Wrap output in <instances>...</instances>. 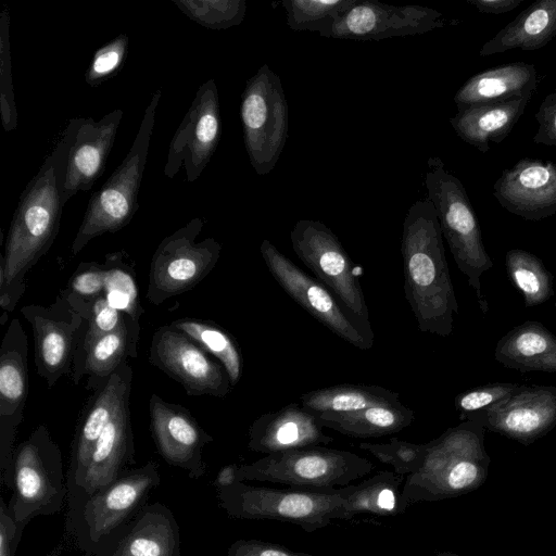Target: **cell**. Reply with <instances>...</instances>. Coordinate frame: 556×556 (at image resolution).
Returning a JSON list of instances; mask_svg holds the SVG:
<instances>
[{"label": "cell", "instance_id": "6da1fadb", "mask_svg": "<svg viewBox=\"0 0 556 556\" xmlns=\"http://www.w3.org/2000/svg\"><path fill=\"white\" fill-rule=\"evenodd\" d=\"M83 117L68 121L54 148L20 197L0 257V306L12 312L29 270L51 248L61 225L67 159Z\"/></svg>", "mask_w": 556, "mask_h": 556}, {"label": "cell", "instance_id": "7a4b0ae2", "mask_svg": "<svg viewBox=\"0 0 556 556\" xmlns=\"http://www.w3.org/2000/svg\"><path fill=\"white\" fill-rule=\"evenodd\" d=\"M401 253L404 293L419 330L448 337L459 308L438 215L428 198L415 201L407 211Z\"/></svg>", "mask_w": 556, "mask_h": 556}, {"label": "cell", "instance_id": "3957f363", "mask_svg": "<svg viewBox=\"0 0 556 556\" xmlns=\"http://www.w3.org/2000/svg\"><path fill=\"white\" fill-rule=\"evenodd\" d=\"M485 430L479 421L464 420L428 442L421 468L403 484L407 506L455 496L479 485L489 462L483 447Z\"/></svg>", "mask_w": 556, "mask_h": 556}, {"label": "cell", "instance_id": "277c9868", "mask_svg": "<svg viewBox=\"0 0 556 556\" xmlns=\"http://www.w3.org/2000/svg\"><path fill=\"white\" fill-rule=\"evenodd\" d=\"M161 90L147 105L137 135L128 153L89 199L83 222L71 245L76 256L96 237L116 232L127 226L139 208V192L155 124Z\"/></svg>", "mask_w": 556, "mask_h": 556}, {"label": "cell", "instance_id": "5b68a950", "mask_svg": "<svg viewBox=\"0 0 556 556\" xmlns=\"http://www.w3.org/2000/svg\"><path fill=\"white\" fill-rule=\"evenodd\" d=\"M427 165V198L435 208L442 236L458 269L475 290L481 312L486 314L489 305L481 292V276L493 267V262L483 244L476 213L464 185L440 157H429Z\"/></svg>", "mask_w": 556, "mask_h": 556}, {"label": "cell", "instance_id": "8992f818", "mask_svg": "<svg viewBox=\"0 0 556 556\" xmlns=\"http://www.w3.org/2000/svg\"><path fill=\"white\" fill-rule=\"evenodd\" d=\"M219 505L238 519L288 522L312 533L338 520L346 486L312 491L250 485L238 481L217 488Z\"/></svg>", "mask_w": 556, "mask_h": 556}, {"label": "cell", "instance_id": "52a82bcc", "mask_svg": "<svg viewBox=\"0 0 556 556\" xmlns=\"http://www.w3.org/2000/svg\"><path fill=\"white\" fill-rule=\"evenodd\" d=\"M374 464L355 453L306 446L273 453L238 467V481H258L324 491L349 485L371 472Z\"/></svg>", "mask_w": 556, "mask_h": 556}, {"label": "cell", "instance_id": "ba28073f", "mask_svg": "<svg viewBox=\"0 0 556 556\" xmlns=\"http://www.w3.org/2000/svg\"><path fill=\"white\" fill-rule=\"evenodd\" d=\"M62 454L45 425H38L13 453L10 515L17 525L56 513L63 503Z\"/></svg>", "mask_w": 556, "mask_h": 556}, {"label": "cell", "instance_id": "9c48e42d", "mask_svg": "<svg viewBox=\"0 0 556 556\" xmlns=\"http://www.w3.org/2000/svg\"><path fill=\"white\" fill-rule=\"evenodd\" d=\"M240 118L249 161L260 176L277 164L288 137L289 112L282 83L267 64L247 80Z\"/></svg>", "mask_w": 556, "mask_h": 556}, {"label": "cell", "instance_id": "30bf717a", "mask_svg": "<svg viewBox=\"0 0 556 556\" xmlns=\"http://www.w3.org/2000/svg\"><path fill=\"white\" fill-rule=\"evenodd\" d=\"M292 249L303 264L370 334L369 311L357 267L332 230L319 220L299 219L290 232Z\"/></svg>", "mask_w": 556, "mask_h": 556}, {"label": "cell", "instance_id": "8fae6325", "mask_svg": "<svg viewBox=\"0 0 556 556\" xmlns=\"http://www.w3.org/2000/svg\"><path fill=\"white\" fill-rule=\"evenodd\" d=\"M203 226V219L194 217L157 245L146 293L153 305L191 290L215 267L222 244L211 237L197 242Z\"/></svg>", "mask_w": 556, "mask_h": 556}, {"label": "cell", "instance_id": "7c38bea8", "mask_svg": "<svg viewBox=\"0 0 556 556\" xmlns=\"http://www.w3.org/2000/svg\"><path fill=\"white\" fill-rule=\"evenodd\" d=\"M260 251L271 276L300 306L349 344L363 351L371 349L374 334L368 333L323 283L304 273L268 239L262 241Z\"/></svg>", "mask_w": 556, "mask_h": 556}, {"label": "cell", "instance_id": "4fadbf2b", "mask_svg": "<svg viewBox=\"0 0 556 556\" xmlns=\"http://www.w3.org/2000/svg\"><path fill=\"white\" fill-rule=\"evenodd\" d=\"M148 359L177 381L188 395L224 399L231 392L232 386L224 366L169 325L153 333Z\"/></svg>", "mask_w": 556, "mask_h": 556}, {"label": "cell", "instance_id": "5bb4252c", "mask_svg": "<svg viewBox=\"0 0 556 556\" xmlns=\"http://www.w3.org/2000/svg\"><path fill=\"white\" fill-rule=\"evenodd\" d=\"M222 134L218 90L214 79L203 83L169 147L164 174L174 178L185 169L188 182L195 181L213 156Z\"/></svg>", "mask_w": 556, "mask_h": 556}, {"label": "cell", "instance_id": "9a60e30c", "mask_svg": "<svg viewBox=\"0 0 556 556\" xmlns=\"http://www.w3.org/2000/svg\"><path fill=\"white\" fill-rule=\"evenodd\" d=\"M21 313L33 330L37 372L52 388L72 375L85 319L60 294L49 306L29 304Z\"/></svg>", "mask_w": 556, "mask_h": 556}, {"label": "cell", "instance_id": "2e32d148", "mask_svg": "<svg viewBox=\"0 0 556 556\" xmlns=\"http://www.w3.org/2000/svg\"><path fill=\"white\" fill-rule=\"evenodd\" d=\"M28 396V338L13 318L0 348V469L2 482L12 488L14 441L24 419Z\"/></svg>", "mask_w": 556, "mask_h": 556}, {"label": "cell", "instance_id": "e0dca14e", "mask_svg": "<svg viewBox=\"0 0 556 556\" xmlns=\"http://www.w3.org/2000/svg\"><path fill=\"white\" fill-rule=\"evenodd\" d=\"M447 24L444 15L432 8L391 5L371 0H358L323 37L381 40L425 34L445 27Z\"/></svg>", "mask_w": 556, "mask_h": 556}, {"label": "cell", "instance_id": "ac0fdd59", "mask_svg": "<svg viewBox=\"0 0 556 556\" xmlns=\"http://www.w3.org/2000/svg\"><path fill=\"white\" fill-rule=\"evenodd\" d=\"M468 420L528 445L556 426V386L520 384L509 397Z\"/></svg>", "mask_w": 556, "mask_h": 556}, {"label": "cell", "instance_id": "d6986e66", "mask_svg": "<svg viewBox=\"0 0 556 556\" xmlns=\"http://www.w3.org/2000/svg\"><path fill=\"white\" fill-rule=\"evenodd\" d=\"M149 415L151 433L163 459L188 470L192 478L201 477L205 471L202 451L213 438L186 407L157 394L150 396Z\"/></svg>", "mask_w": 556, "mask_h": 556}, {"label": "cell", "instance_id": "ffe728a7", "mask_svg": "<svg viewBox=\"0 0 556 556\" xmlns=\"http://www.w3.org/2000/svg\"><path fill=\"white\" fill-rule=\"evenodd\" d=\"M498 203L527 220H541L556 213V164L523 157L502 172L493 185Z\"/></svg>", "mask_w": 556, "mask_h": 556}, {"label": "cell", "instance_id": "44dd1931", "mask_svg": "<svg viewBox=\"0 0 556 556\" xmlns=\"http://www.w3.org/2000/svg\"><path fill=\"white\" fill-rule=\"evenodd\" d=\"M123 115V110L115 109L97 122L81 118L67 159L64 203L80 191H89L102 176Z\"/></svg>", "mask_w": 556, "mask_h": 556}, {"label": "cell", "instance_id": "7402d4cb", "mask_svg": "<svg viewBox=\"0 0 556 556\" xmlns=\"http://www.w3.org/2000/svg\"><path fill=\"white\" fill-rule=\"evenodd\" d=\"M317 416L301 404L285 407L257 417L249 428V450L265 455L306 446L327 445L334 438L326 434Z\"/></svg>", "mask_w": 556, "mask_h": 556}, {"label": "cell", "instance_id": "603a6c76", "mask_svg": "<svg viewBox=\"0 0 556 556\" xmlns=\"http://www.w3.org/2000/svg\"><path fill=\"white\" fill-rule=\"evenodd\" d=\"M132 368L123 363L110 378L93 390L76 424L71 466L77 484L87 468L92 450L124 399L131 393Z\"/></svg>", "mask_w": 556, "mask_h": 556}, {"label": "cell", "instance_id": "cb8c5ba5", "mask_svg": "<svg viewBox=\"0 0 556 556\" xmlns=\"http://www.w3.org/2000/svg\"><path fill=\"white\" fill-rule=\"evenodd\" d=\"M157 482V465L151 462L91 495L84 510L90 536L99 540L115 529Z\"/></svg>", "mask_w": 556, "mask_h": 556}, {"label": "cell", "instance_id": "d4e9b609", "mask_svg": "<svg viewBox=\"0 0 556 556\" xmlns=\"http://www.w3.org/2000/svg\"><path fill=\"white\" fill-rule=\"evenodd\" d=\"M129 405L130 395L124 399L96 442L78 483L89 495L112 484L118 478L122 467L132 457L134 435Z\"/></svg>", "mask_w": 556, "mask_h": 556}, {"label": "cell", "instance_id": "484cf974", "mask_svg": "<svg viewBox=\"0 0 556 556\" xmlns=\"http://www.w3.org/2000/svg\"><path fill=\"white\" fill-rule=\"evenodd\" d=\"M140 324L127 317L126 323L116 331L103 334L88 346L77 350L71 378L78 384L84 376L88 377L87 389L94 390L127 358H137Z\"/></svg>", "mask_w": 556, "mask_h": 556}, {"label": "cell", "instance_id": "4316f807", "mask_svg": "<svg viewBox=\"0 0 556 556\" xmlns=\"http://www.w3.org/2000/svg\"><path fill=\"white\" fill-rule=\"evenodd\" d=\"M536 79L533 64L521 61L504 64L468 78L455 93L454 102L460 110L476 104L531 98Z\"/></svg>", "mask_w": 556, "mask_h": 556}, {"label": "cell", "instance_id": "83f0119b", "mask_svg": "<svg viewBox=\"0 0 556 556\" xmlns=\"http://www.w3.org/2000/svg\"><path fill=\"white\" fill-rule=\"evenodd\" d=\"M531 98L476 104L458 110L450 123L458 137L485 153L489 142H502L523 114Z\"/></svg>", "mask_w": 556, "mask_h": 556}, {"label": "cell", "instance_id": "f1b7e54d", "mask_svg": "<svg viewBox=\"0 0 556 556\" xmlns=\"http://www.w3.org/2000/svg\"><path fill=\"white\" fill-rule=\"evenodd\" d=\"M494 356L504 367L521 372H556V336L543 324L527 320L497 341Z\"/></svg>", "mask_w": 556, "mask_h": 556}, {"label": "cell", "instance_id": "f546056e", "mask_svg": "<svg viewBox=\"0 0 556 556\" xmlns=\"http://www.w3.org/2000/svg\"><path fill=\"white\" fill-rule=\"evenodd\" d=\"M556 36V0L533 2L479 50L488 56L519 48L533 51L546 46Z\"/></svg>", "mask_w": 556, "mask_h": 556}, {"label": "cell", "instance_id": "4dcf8cb0", "mask_svg": "<svg viewBox=\"0 0 556 556\" xmlns=\"http://www.w3.org/2000/svg\"><path fill=\"white\" fill-rule=\"evenodd\" d=\"M405 476L382 470L358 484L346 485V495L338 520H350L359 514L390 517L408 507L402 493Z\"/></svg>", "mask_w": 556, "mask_h": 556}, {"label": "cell", "instance_id": "1f68e13d", "mask_svg": "<svg viewBox=\"0 0 556 556\" xmlns=\"http://www.w3.org/2000/svg\"><path fill=\"white\" fill-rule=\"evenodd\" d=\"M316 416V415H315ZM324 428L352 438H379L400 432L415 419L401 402L375 405L353 413L317 415Z\"/></svg>", "mask_w": 556, "mask_h": 556}, {"label": "cell", "instance_id": "d6a6232c", "mask_svg": "<svg viewBox=\"0 0 556 556\" xmlns=\"http://www.w3.org/2000/svg\"><path fill=\"white\" fill-rule=\"evenodd\" d=\"M397 392L380 386L338 384L304 393L301 405L314 415L353 413L400 402Z\"/></svg>", "mask_w": 556, "mask_h": 556}, {"label": "cell", "instance_id": "836d02e7", "mask_svg": "<svg viewBox=\"0 0 556 556\" xmlns=\"http://www.w3.org/2000/svg\"><path fill=\"white\" fill-rule=\"evenodd\" d=\"M174 329L184 332L206 353L214 356L228 374L232 388L242 375V355L232 336L210 320L180 318L169 324Z\"/></svg>", "mask_w": 556, "mask_h": 556}, {"label": "cell", "instance_id": "e575fe53", "mask_svg": "<svg viewBox=\"0 0 556 556\" xmlns=\"http://www.w3.org/2000/svg\"><path fill=\"white\" fill-rule=\"evenodd\" d=\"M105 271L104 296L116 309L139 323L143 314L136 279L135 264L125 251L108 253L103 263Z\"/></svg>", "mask_w": 556, "mask_h": 556}, {"label": "cell", "instance_id": "d590c367", "mask_svg": "<svg viewBox=\"0 0 556 556\" xmlns=\"http://www.w3.org/2000/svg\"><path fill=\"white\" fill-rule=\"evenodd\" d=\"M505 266L511 283L522 294L526 307L538 306L553 295V275L536 255L511 249L505 255Z\"/></svg>", "mask_w": 556, "mask_h": 556}, {"label": "cell", "instance_id": "8d00e7d4", "mask_svg": "<svg viewBox=\"0 0 556 556\" xmlns=\"http://www.w3.org/2000/svg\"><path fill=\"white\" fill-rule=\"evenodd\" d=\"M176 532L161 513H147L125 538L114 556H174Z\"/></svg>", "mask_w": 556, "mask_h": 556}, {"label": "cell", "instance_id": "74e56055", "mask_svg": "<svg viewBox=\"0 0 556 556\" xmlns=\"http://www.w3.org/2000/svg\"><path fill=\"white\" fill-rule=\"evenodd\" d=\"M358 0H283L287 24L295 31H316L323 36Z\"/></svg>", "mask_w": 556, "mask_h": 556}, {"label": "cell", "instance_id": "f35d334b", "mask_svg": "<svg viewBox=\"0 0 556 556\" xmlns=\"http://www.w3.org/2000/svg\"><path fill=\"white\" fill-rule=\"evenodd\" d=\"M199 25L220 30L240 25L247 13L245 0H172Z\"/></svg>", "mask_w": 556, "mask_h": 556}, {"label": "cell", "instance_id": "ab89813d", "mask_svg": "<svg viewBox=\"0 0 556 556\" xmlns=\"http://www.w3.org/2000/svg\"><path fill=\"white\" fill-rule=\"evenodd\" d=\"M64 299L85 319L77 350L85 349L103 334L116 331L127 320V316L114 308L104 294L90 302L75 298Z\"/></svg>", "mask_w": 556, "mask_h": 556}, {"label": "cell", "instance_id": "60d3db41", "mask_svg": "<svg viewBox=\"0 0 556 556\" xmlns=\"http://www.w3.org/2000/svg\"><path fill=\"white\" fill-rule=\"evenodd\" d=\"M358 446L405 477L421 468L428 452V443H412L397 438H391L388 443L363 442Z\"/></svg>", "mask_w": 556, "mask_h": 556}, {"label": "cell", "instance_id": "b9f144b4", "mask_svg": "<svg viewBox=\"0 0 556 556\" xmlns=\"http://www.w3.org/2000/svg\"><path fill=\"white\" fill-rule=\"evenodd\" d=\"M10 48V11L4 5L0 13V112L2 127L5 131L17 128Z\"/></svg>", "mask_w": 556, "mask_h": 556}, {"label": "cell", "instance_id": "7bdbcfd3", "mask_svg": "<svg viewBox=\"0 0 556 556\" xmlns=\"http://www.w3.org/2000/svg\"><path fill=\"white\" fill-rule=\"evenodd\" d=\"M128 48V36L119 34L97 49L85 74L86 83L98 87L118 74L125 64Z\"/></svg>", "mask_w": 556, "mask_h": 556}, {"label": "cell", "instance_id": "ee69618b", "mask_svg": "<svg viewBox=\"0 0 556 556\" xmlns=\"http://www.w3.org/2000/svg\"><path fill=\"white\" fill-rule=\"evenodd\" d=\"M520 384L509 382H495L470 389L455 397V407L460 420L480 414L494 404L509 397Z\"/></svg>", "mask_w": 556, "mask_h": 556}, {"label": "cell", "instance_id": "f6af8a7d", "mask_svg": "<svg viewBox=\"0 0 556 556\" xmlns=\"http://www.w3.org/2000/svg\"><path fill=\"white\" fill-rule=\"evenodd\" d=\"M104 287L103 264L81 262L70 278L67 287L60 291V295L90 302L104 294Z\"/></svg>", "mask_w": 556, "mask_h": 556}, {"label": "cell", "instance_id": "bcb514c9", "mask_svg": "<svg viewBox=\"0 0 556 556\" xmlns=\"http://www.w3.org/2000/svg\"><path fill=\"white\" fill-rule=\"evenodd\" d=\"M227 556H319L304 552H295L276 543L249 539H240L232 543Z\"/></svg>", "mask_w": 556, "mask_h": 556}, {"label": "cell", "instance_id": "7dc6e473", "mask_svg": "<svg viewBox=\"0 0 556 556\" xmlns=\"http://www.w3.org/2000/svg\"><path fill=\"white\" fill-rule=\"evenodd\" d=\"M534 116L539 127L533 142L556 147V90L544 97Z\"/></svg>", "mask_w": 556, "mask_h": 556}, {"label": "cell", "instance_id": "c3c4849f", "mask_svg": "<svg viewBox=\"0 0 556 556\" xmlns=\"http://www.w3.org/2000/svg\"><path fill=\"white\" fill-rule=\"evenodd\" d=\"M3 501L0 506V556H11V544L17 531V523L8 513Z\"/></svg>", "mask_w": 556, "mask_h": 556}, {"label": "cell", "instance_id": "681fc988", "mask_svg": "<svg viewBox=\"0 0 556 556\" xmlns=\"http://www.w3.org/2000/svg\"><path fill=\"white\" fill-rule=\"evenodd\" d=\"M478 12L502 14L516 9L523 0H467Z\"/></svg>", "mask_w": 556, "mask_h": 556}, {"label": "cell", "instance_id": "f907efd6", "mask_svg": "<svg viewBox=\"0 0 556 556\" xmlns=\"http://www.w3.org/2000/svg\"><path fill=\"white\" fill-rule=\"evenodd\" d=\"M238 465L230 464L223 467L216 477L217 488H227L238 482Z\"/></svg>", "mask_w": 556, "mask_h": 556}, {"label": "cell", "instance_id": "816d5d0a", "mask_svg": "<svg viewBox=\"0 0 556 556\" xmlns=\"http://www.w3.org/2000/svg\"><path fill=\"white\" fill-rule=\"evenodd\" d=\"M435 556H459V555L450 553V552H440Z\"/></svg>", "mask_w": 556, "mask_h": 556}, {"label": "cell", "instance_id": "f5cc1de1", "mask_svg": "<svg viewBox=\"0 0 556 556\" xmlns=\"http://www.w3.org/2000/svg\"><path fill=\"white\" fill-rule=\"evenodd\" d=\"M555 308H556V301H555Z\"/></svg>", "mask_w": 556, "mask_h": 556}]
</instances>
